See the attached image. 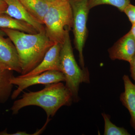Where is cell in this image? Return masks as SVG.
Listing matches in <instances>:
<instances>
[{"instance_id":"1","label":"cell","mask_w":135,"mask_h":135,"mask_svg":"<svg viewBox=\"0 0 135 135\" xmlns=\"http://www.w3.org/2000/svg\"><path fill=\"white\" fill-rule=\"evenodd\" d=\"M15 45L22 68L21 75L27 74L42 61L47 51L55 44L46 32L26 33L17 30L1 29Z\"/></svg>"},{"instance_id":"2","label":"cell","mask_w":135,"mask_h":135,"mask_svg":"<svg viewBox=\"0 0 135 135\" xmlns=\"http://www.w3.org/2000/svg\"><path fill=\"white\" fill-rule=\"evenodd\" d=\"M71 94L61 82L46 85L45 88L36 92H25L22 98L15 101L11 110L13 114L18 113L22 108L35 105L42 108L47 119L55 116L62 107L70 106L73 102Z\"/></svg>"},{"instance_id":"3","label":"cell","mask_w":135,"mask_h":135,"mask_svg":"<svg viewBox=\"0 0 135 135\" xmlns=\"http://www.w3.org/2000/svg\"><path fill=\"white\" fill-rule=\"evenodd\" d=\"M47 36L53 43L62 44L68 32L73 27L72 11L68 0L51 2L44 18Z\"/></svg>"},{"instance_id":"4","label":"cell","mask_w":135,"mask_h":135,"mask_svg":"<svg viewBox=\"0 0 135 135\" xmlns=\"http://www.w3.org/2000/svg\"><path fill=\"white\" fill-rule=\"evenodd\" d=\"M60 71L65 78V86L70 90L73 101H79V96L80 85L90 83V76L86 68L83 69L77 64L75 60L70 36L68 32L65 40L62 44L59 57Z\"/></svg>"},{"instance_id":"5","label":"cell","mask_w":135,"mask_h":135,"mask_svg":"<svg viewBox=\"0 0 135 135\" xmlns=\"http://www.w3.org/2000/svg\"><path fill=\"white\" fill-rule=\"evenodd\" d=\"M73 17V31L75 47L79 53L81 67L85 68L83 50L88 35L87 23L88 15L90 9L88 0H68Z\"/></svg>"},{"instance_id":"6","label":"cell","mask_w":135,"mask_h":135,"mask_svg":"<svg viewBox=\"0 0 135 135\" xmlns=\"http://www.w3.org/2000/svg\"><path fill=\"white\" fill-rule=\"evenodd\" d=\"M13 85H16L17 88L11 94L12 99H16L17 97L28 87L37 84H47L65 81V78L60 71L52 70L45 72L31 77H20L13 76L10 80Z\"/></svg>"},{"instance_id":"7","label":"cell","mask_w":135,"mask_h":135,"mask_svg":"<svg viewBox=\"0 0 135 135\" xmlns=\"http://www.w3.org/2000/svg\"><path fill=\"white\" fill-rule=\"evenodd\" d=\"M0 29V66L21 73L22 68L15 45L9 38L4 37Z\"/></svg>"},{"instance_id":"8","label":"cell","mask_w":135,"mask_h":135,"mask_svg":"<svg viewBox=\"0 0 135 135\" xmlns=\"http://www.w3.org/2000/svg\"><path fill=\"white\" fill-rule=\"evenodd\" d=\"M108 51L112 60L118 59L130 63L135 55V40L130 31L119 39Z\"/></svg>"},{"instance_id":"9","label":"cell","mask_w":135,"mask_h":135,"mask_svg":"<svg viewBox=\"0 0 135 135\" xmlns=\"http://www.w3.org/2000/svg\"><path fill=\"white\" fill-rule=\"evenodd\" d=\"M62 44L55 43L47 51L41 63L31 71L19 77H31L49 71H60V53Z\"/></svg>"},{"instance_id":"10","label":"cell","mask_w":135,"mask_h":135,"mask_svg":"<svg viewBox=\"0 0 135 135\" xmlns=\"http://www.w3.org/2000/svg\"><path fill=\"white\" fill-rule=\"evenodd\" d=\"M7 5L5 14L31 25L38 32H46L45 27L29 14L20 0H3Z\"/></svg>"},{"instance_id":"11","label":"cell","mask_w":135,"mask_h":135,"mask_svg":"<svg viewBox=\"0 0 135 135\" xmlns=\"http://www.w3.org/2000/svg\"><path fill=\"white\" fill-rule=\"evenodd\" d=\"M123 80L125 90L120 94V99L130 113L131 125L135 131V85L127 75H124Z\"/></svg>"},{"instance_id":"12","label":"cell","mask_w":135,"mask_h":135,"mask_svg":"<svg viewBox=\"0 0 135 135\" xmlns=\"http://www.w3.org/2000/svg\"><path fill=\"white\" fill-rule=\"evenodd\" d=\"M29 14L43 25L44 18L51 2L48 0H20Z\"/></svg>"},{"instance_id":"13","label":"cell","mask_w":135,"mask_h":135,"mask_svg":"<svg viewBox=\"0 0 135 135\" xmlns=\"http://www.w3.org/2000/svg\"><path fill=\"white\" fill-rule=\"evenodd\" d=\"M2 28L17 30L30 34L38 33L28 23L16 19L5 13L0 14V29Z\"/></svg>"},{"instance_id":"14","label":"cell","mask_w":135,"mask_h":135,"mask_svg":"<svg viewBox=\"0 0 135 135\" xmlns=\"http://www.w3.org/2000/svg\"><path fill=\"white\" fill-rule=\"evenodd\" d=\"M13 71L0 66V103H4L11 95L13 85L10 80Z\"/></svg>"},{"instance_id":"15","label":"cell","mask_w":135,"mask_h":135,"mask_svg":"<svg viewBox=\"0 0 135 135\" xmlns=\"http://www.w3.org/2000/svg\"><path fill=\"white\" fill-rule=\"evenodd\" d=\"M102 115L104 121V135H129L130 134L124 128L119 127L112 123L110 116L105 113Z\"/></svg>"},{"instance_id":"16","label":"cell","mask_w":135,"mask_h":135,"mask_svg":"<svg viewBox=\"0 0 135 135\" xmlns=\"http://www.w3.org/2000/svg\"><path fill=\"white\" fill-rule=\"evenodd\" d=\"M130 3V0H88L90 9L101 5H109L118 8L121 12H123L128 5Z\"/></svg>"},{"instance_id":"17","label":"cell","mask_w":135,"mask_h":135,"mask_svg":"<svg viewBox=\"0 0 135 135\" xmlns=\"http://www.w3.org/2000/svg\"><path fill=\"white\" fill-rule=\"evenodd\" d=\"M123 12L126 13L132 25L135 24V6L130 3L127 6Z\"/></svg>"},{"instance_id":"18","label":"cell","mask_w":135,"mask_h":135,"mask_svg":"<svg viewBox=\"0 0 135 135\" xmlns=\"http://www.w3.org/2000/svg\"><path fill=\"white\" fill-rule=\"evenodd\" d=\"M129 63L131 76L134 81L135 85V55Z\"/></svg>"},{"instance_id":"19","label":"cell","mask_w":135,"mask_h":135,"mask_svg":"<svg viewBox=\"0 0 135 135\" xmlns=\"http://www.w3.org/2000/svg\"><path fill=\"white\" fill-rule=\"evenodd\" d=\"M7 5L3 0H0V14L5 13Z\"/></svg>"},{"instance_id":"20","label":"cell","mask_w":135,"mask_h":135,"mask_svg":"<svg viewBox=\"0 0 135 135\" xmlns=\"http://www.w3.org/2000/svg\"><path fill=\"white\" fill-rule=\"evenodd\" d=\"M132 25H132V27H131L130 31L132 35H133L135 40V24Z\"/></svg>"},{"instance_id":"21","label":"cell","mask_w":135,"mask_h":135,"mask_svg":"<svg viewBox=\"0 0 135 135\" xmlns=\"http://www.w3.org/2000/svg\"><path fill=\"white\" fill-rule=\"evenodd\" d=\"M48 1L50 2H52L53 1H54V0H48Z\"/></svg>"}]
</instances>
